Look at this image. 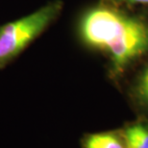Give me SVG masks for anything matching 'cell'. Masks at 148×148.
Masks as SVG:
<instances>
[{"instance_id": "1", "label": "cell", "mask_w": 148, "mask_h": 148, "mask_svg": "<svg viewBox=\"0 0 148 148\" xmlns=\"http://www.w3.org/2000/svg\"><path fill=\"white\" fill-rule=\"evenodd\" d=\"M77 31L84 45L108 58L112 78L148 54V20L110 3L102 1L86 10Z\"/></svg>"}, {"instance_id": "2", "label": "cell", "mask_w": 148, "mask_h": 148, "mask_svg": "<svg viewBox=\"0 0 148 148\" xmlns=\"http://www.w3.org/2000/svg\"><path fill=\"white\" fill-rule=\"evenodd\" d=\"M63 8L61 0H54L28 16L0 25V69L40 37L60 16Z\"/></svg>"}, {"instance_id": "3", "label": "cell", "mask_w": 148, "mask_h": 148, "mask_svg": "<svg viewBox=\"0 0 148 148\" xmlns=\"http://www.w3.org/2000/svg\"><path fill=\"white\" fill-rule=\"evenodd\" d=\"M82 148H129L120 131H104L86 134L81 138Z\"/></svg>"}, {"instance_id": "4", "label": "cell", "mask_w": 148, "mask_h": 148, "mask_svg": "<svg viewBox=\"0 0 148 148\" xmlns=\"http://www.w3.org/2000/svg\"><path fill=\"white\" fill-rule=\"evenodd\" d=\"M129 148H148V125L138 121L121 130Z\"/></svg>"}, {"instance_id": "5", "label": "cell", "mask_w": 148, "mask_h": 148, "mask_svg": "<svg viewBox=\"0 0 148 148\" xmlns=\"http://www.w3.org/2000/svg\"><path fill=\"white\" fill-rule=\"evenodd\" d=\"M132 96L138 107L148 112V63L135 80L132 88Z\"/></svg>"}, {"instance_id": "6", "label": "cell", "mask_w": 148, "mask_h": 148, "mask_svg": "<svg viewBox=\"0 0 148 148\" xmlns=\"http://www.w3.org/2000/svg\"><path fill=\"white\" fill-rule=\"evenodd\" d=\"M103 2H107L115 6H146L148 7V0H102Z\"/></svg>"}]
</instances>
